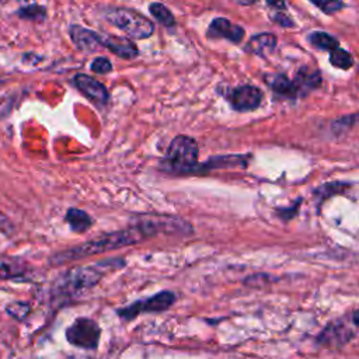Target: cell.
<instances>
[{
    "label": "cell",
    "mask_w": 359,
    "mask_h": 359,
    "mask_svg": "<svg viewBox=\"0 0 359 359\" xmlns=\"http://www.w3.org/2000/svg\"><path fill=\"white\" fill-rule=\"evenodd\" d=\"M353 337V331L344 320H334L328 323L323 331L318 334L317 341L325 346H342L349 342Z\"/></svg>",
    "instance_id": "8"
},
{
    "label": "cell",
    "mask_w": 359,
    "mask_h": 359,
    "mask_svg": "<svg viewBox=\"0 0 359 359\" xmlns=\"http://www.w3.org/2000/svg\"><path fill=\"white\" fill-rule=\"evenodd\" d=\"M0 233H3L6 236H11L14 233L13 222L1 212H0Z\"/></svg>",
    "instance_id": "26"
},
{
    "label": "cell",
    "mask_w": 359,
    "mask_h": 359,
    "mask_svg": "<svg viewBox=\"0 0 359 359\" xmlns=\"http://www.w3.org/2000/svg\"><path fill=\"white\" fill-rule=\"evenodd\" d=\"M125 265V259L111 258L91 265L73 266L63 272L53 283L56 294L77 296L94 287L108 272Z\"/></svg>",
    "instance_id": "2"
},
{
    "label": "cell",
    "mask_w": 359,
    "mask_h": 359,
    "mask_svg": "<svg viewBox=\"0 0 359 359\" xmlns=\"http://www.w3.org/2000/svg\"><path fill=\"white\" fill-rule=\"evenodd\" d=\"M244 35H245V31L243 27H240L223 17L215 18L208 28L209 38H223L233 43H240L243 41Z\"/></svg>",
    "instance_id": "9"
},
{
    "label": "cell",
    "mask_w": 359,
    "mask_h": 359,
    "mask_svg": "<svg viewBox=\"0 0 359 359\" xmlns=\"http://www.w3.org/2000/svg\"><path fill=\"white\" fill-rule=\"evenodd\" d=\"M175 302V294L171 290H161L147 299L143 300H136L119 310H116L118 316L123 320H133L139 314H146V313H158L168 310Z\"/></svg>",
    "instance_id": "6"
},
{
    "label": "cell",
    "mask_w": 359,
    "mask_h": 359,
    "mask_svg": "<svg viewBox=\"0 0 359 359\" xmlns=\"http://www.w3.org/2000/svg\"><path fill=\"white\" fill-rule=\"evenodd\" d=\"M330 63L334 67L346 70V69L352 67L353 57H352V55L349 52H346V50H344L341 48H337V49L331 50V53H330Z\"/></svg>",
    "instance_id": "20"
},
{
    "label": "cell",
    "mask_w": 359,
    "mask_h": 359,
    "mask_svg": "<svg viewBox=\"0 0 359 359\" xmlns=\"http://www.w3.org/2000/svg\"><path fill=\"white\" fill-rule=\"evenodd\" d=\"M29 273V265L20 257L0 255V280L20 279Z\"/></svg>",
    "instance_id": "11"
},
{
    "label": "cell",
    "mask_w": 359,
    "mask_h": 359,
    "mask_svg": "<svg viewBox=\"0 0 359 359\" xmlns=\"http://www.w3.org/2000/svg\"><path fill=\"white\" fill-rule=\"evenodd\" d=\"M192 226L180 217L172 216H140L125 229L101 234L83 244L62 250L49 258L50 265H62L73 261H79L95 254L115 251L128 245L142 243L157 234L187 236L191 234Z\"/></svg>",
    "instance_id": "1"
},
{
    "label": "cell",
    "mask_w": 359,
    "mask_h": 359,
    "mask_svg": "<svg viewBox=\"0 0 359 359\" xmlns=\"http://www.w3.org/2000/svg\"><path fill=\"white\" fill-rule=\"evenodd\" d=\"M351 321H352L355 325H359V309L355 310V311L351 314Z\"/></svg>",
    "instance_id": "29"
},
{
    "label": "cell",
    "mask_w": 359,
    "mask_h": 359,
    "mask_svg": "<svg viewBox=\"0 0 359 359\" xmlns=\"http://www.w3.org/2000/svg\"><path fill=\"white\" fill-rule=\"evenodd\" d=\"M250 156L247 154H229V156H216L205 161L203 164H198L196 171H210V170H222V168H244L248 165Z\"/></svg>",
    "instance_id": "13"
},
{
    "label": "cell",
    "mask_w": 359,
    "mask_h": 359,
    "mask_svg": "<svg viewBox=\"0 0 359 359\" xmlns=\"http://www.w3.org/2000/svg\"><path fill=\"white\" fill-rule=\"evenodd\" d=\"M310 1L325 14H334L345 7L342 0H310Z\"/></svg>",
    "instance_id": "24"
},
{
    "label": "cell",
    "mask_w": 359,
    "mask_h": 359,
    "mask_svg": "<svg viewBox=\"0 0 359 359\" xmlns=\"http://www.w3.org/2000/svg\"><path fill=\"white\" fill-rule=\"evenodd\" d=\"M266 84L272 88V91L285 98H296L299 90L293 80H289L285 74H269L266 76Z\"/></svg>",
    "instance_id": "15"
},
{
    "label": "cell",
    "mask_w": 359,
    "mask_h": 359,
    "mask_svg": "<svg viewBox=\"0 0 359 359\" xmlns=\"http://www.w3.org/2000/svg\"><path fill=\"white\" fill-rule=\"evenodd\" d=\"M198 151V143L194 137L178 135L171 140L163 163L167 170L177 174L196 172Z\"/></svg>",
    "instance_id": "3"
},
{
    "label": "cell",
    "mask_w": 359,
    "mask_h": 359,
    "mask_svg": "<svg viewBox=\"0 0 359 359\" xmlns=\"http://www.w3.org/2000/svg\"><path fill=\"white\" fill-rule=\"evenodd\" d=\"M18 15L21 18L29 20V21H42L45 18V8L38 4H32V6L21 8L18 11Z\"/></svg>",
    "instance_id": "23"
},
{
    "label": "cell",
    "mask_w": 359,
    "mask_h": 359,
    "mask_svg": "<svg viewBox=\"0 0 359 359\" xmlns=\"http://www.w3.org/2000/svg\"><path fill=\"white\" fill-rule=\"evenodd\" d=\"M293 81H294V84L299 90V94H303V91H310V90H314V88L320 87L321 74L317 69L304 66L297 72Z\"/></svg>",
    "instance_id": "17"
},
{
    "label": "cell",
    "mask_w": 359,
    "mask_h": 359,
    "mask_svg": "<svg viewBox=\"0 0 359 359\" xmlns=\"http://www.w3.org/2000/svg\"><path fill=\"white\" fill-rule=\"evenodd\" d=\"M268 6H271L272 8H276V10H285L286 8V4H285V0H266Z\"/></svg>",
    "instance_id": "28"
},
{
    "label": "cell",
    "mask_w": 359,
    "mask_h": 359,
    "mask_svg": "<svg viewBox=\"0 0 359 359\" xmlns=\"http://www.w3.org/2000/svg\"><path fill=\"white\" fill-rule=\"evenodd\" d=\"M101 36L102 35H100L91 29H87L84 27H80V25L70 27L72 41L76 43V46L80 50H84V52H95L97 49L102 48Z\"/></svg>",
    "instance_id": "12"
},
{
    "label": "cell",
    "mask_w": 359,
    "mask_h": 359,
    "mask_svg": "<svg viewBox=\"0 0 359 359\" xmlns=\"http://www.w3.org/2000/svg\"><path fill=\"white\" fill-rule=\"evenodd\" d=\"M262 97H264L262 91L258 87L244 84L233 88L229 93L227 100L233 107V109L238 112H247V111L257 109L261 105Z\"/></svg>",
    "instance_id": "7"
},
{
    "label": "cell",
    "mask_w": 359,
    "mask_h": 359,
    "mask_svg": "<svg viewBox=\"0 0 359 359\" xmlns=\"http://www.w3.org/2000/svg\"><path fill=\"white\" fill-rule=\"evenodd\" d=\"M276 45V36L271 32H262L251 36L245 45V52L265 56L268 52H271Z\"/></svg>",
    "instance_id": "16"
},
{
    "label": "cell",
    "mask_w": 359,
    "mask_h": 359,
    "mask_svg": "<svg viewBox=\"0 0 359 359\" xmlns=\"http://www.w3.org/2000/svg\"><path fill=\"white\" fill-rule=\"evenodd\" d=\"M73 81H74V86L94 104L104 105L108 102L109 95H108L107 87L102 83H100L98 80H95L87 74H76Z\"/></svg>",
    "instance_id": "10"
},
{
    "label": "cell",
    "mask_w": 359,
    "mask_h": 359,
    "mask_svg": "<svg viewBox=\"0 0 359 359\" xmlns=\"http://www.w3.org/2000/svg\"><path fill=\"white\" fill-rule=\"evenodd\" d=\"M272 20H273L276 24L282 25V27H293V25H294L293 20H292L290 17H287L283 11H278V14L272 15Z\"/></svg>",
    "instance_id": "27"
},
{
    "label": "cell",
    "mask_w": 359,
    "mask_h": 359,
    "mask_svg": "<svg viewBox=\"0 0 359 359\" xmlns=\"http://www.w3.org/2000/svg\"><path fill=\"white\" fill-rule=\"evenodd\" d=\"M237 1H238L240 4H245V6H247V4H252V3H255L257 0H237Z\"/></svg>",
    "instance_id": "30"
},
{
    "label": "cell",
    "mask_w": 359,
    "mask_h": 359,
    "mask_svg": "<svg viewBox=\"0 0 359 359\" xmlns=\"http://www.w3.org/2000/svg\"><path fill=\"white\" fill-rule=\"evenodd\" d=\"M101 328L98 323L88 317L76 318L66 330V339L73 346L94 351L98 346Z\"/></svg>",
    "instance_id": "5"
},
{
    "label": "cell",
    "mask_w": 359,
    "mask_h": 359,
    "mask_svg": "<svg viewBox=\"0 0 359 359\" xmlns=\"http://www.w3.org/2000/svg\"><path fill=\"white\" fill-rule=\"evenodd\" d=\"M6 313L13 318L21 321L31 313V306L25 302H13L6 307Z\"/></svg>",
    "instance_id": "22"
},
{
    "label": "cell",
    "mask_w": 359,
    "mask_h": 359,
    "mask_svg": "<svg viewBox=\"0 0 359 359\" xmlns=\"http://www.w3.org/2000/svg\"><path fill=\"white\" fill-rule=\"evenodd\" d=\"M101 42H102V48H107L109 52L123 59H133L139 53V49L135 45V42H132L129 38H125V36L107 35V36H101Z\"/></svg>",
    "instance_id": "14"
},
{
    "label": "cell",
    "mask_w": 359,
    "mask_h": 359,
    "mask_svg": "<svg viewBox=\"0 0 359 359\" xmlns=\"http://www.w3.org/2000/svg\"><path fill=\"white\" fill-rule=\"evenodd\" d=\"M107 20L121 31L135 39H146L154 32V24L143 14L129 8H111L105 14Z\"/></svg>",
    "instance_id": "4"
},
{
    "label": "cell",
    "mask_w": 359,
    "mask_h": 359,
    "mask_svg": "<svg viewBox=\"0 0 359 359\" xmlns=\"http://www.w3.org/2000/svg\"><path fill=\"white\" fill-rule=\"evenodd\" d=\"M309 42L321 50H334L337 48H339V41L332 36L331 34L323 32V31H314L309 35Z\"/></svg>",
    "instance_id": "19"
},
{
    "label": "cell",
    "mask_w": 359,
    "mask_h": 359,
    "mask_svg": "<svg viewBox=\"0 0 359 359\" xmlns=\"http://www.w3.org/2000/svg\"><path fill=\"white\" fill-rule=\"evenodd\" d=\"M72 359H95V358H93V356H73Z\"/></svg>",
    "instance_id": "31"
},
{
    "label": "cell",
    "mask_w": 359,
    "mask_h": 359,
    "mask_svg": "<svg viewBox=\"0 0 359 359\" xmlns=\"http://www.w3.org/2000/svg\"><path fill=\"white\" fill-rule=\"evenodd\" d=\"M91 70L97 74H105V73H109L112 70V63L108 57L100 56V57H95L91 62Z\"/></svg>",
    "instance_id": "25"
},
{
    "label": "cell",
    "mask_w": 359,
    "mask_h": 359,
    "mask_svg": "<svg viewBox=\"0 0 359 359\" xmlns=\"http://www.w3.org/2000/svg\"><path fill=\"white\" fill-rule=\"evenodd\" d=\"M65 219H66V223L69 224L70 230L74 233H84L94 223L93 217L87 212H84L79 208H69Z\"/></svg>",
    "instance_id": "18"
},
{
    "label": "cell",
    "mask_w": 359,
    "mask_h": 359,
    "mask_svg": "<svg viewBox=\"0 0 359 359\" xmlns=\"http://www.w3.org/2000/svg\"><path fill=\"white\" fill-rule=\"evenodd\" d=\"M149 10H150L151 15H153L160 24H163L164 27H172V25L175 24L174 15L171 14V11H170L165 6H163V4H160V3H153V4H150Z\"/></svg>",
    "instance_id": "21"
}]
</instances>
